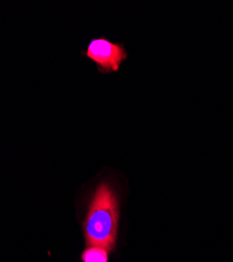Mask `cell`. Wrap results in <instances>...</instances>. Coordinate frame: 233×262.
Masks as SVG:
<instances>
[{
    "mask_svg": "<svg viewBox=\"0 0 233 262\" xmlns=\"http://www.w3.org/2000/svg\"><path fill=\"white\" fill-rule=\"evenodd\" d=\"M120 224V203L116 189L107 181L93 191L82 229L87 246L116 250Z\"/></svg>",
    "mask_w": 233,
    "mask_h": 262,
    "instance_id": "cell-1",
    "label": "cell"
},
{
    "mask_svg": "<svg viewBox=\"0 0 233 262\" xmlns=\"http://www.w3.org/2000/svg\"><path fill=\"white\" fill-rule=\"evenodd\" d=\"M86 56L97 64L100 72L112 73L119 71L120 65L127 58V52L118 43L98 38L90 42Z\"/></svg>",
    "mask_w": 233,
    "mask_h": 262,
    "instance_id": "cell-2",
    "label": "cell"
},
{
    "mask_svg": "<svg viewBox=\"0 0 233 262\" xmlns=\"http://www.w3.org/2000/svg\"><path fill=\"white\" fill-rule=\"evenodd\" d=\"M111 252L102 247L87 246L81 254V262H110Z\"/></svg>",
    "mask_w": 233,
    "mask_h": 262,
    "instance_id": "cell-3",
    "label": "cell"
}]
</instances>
